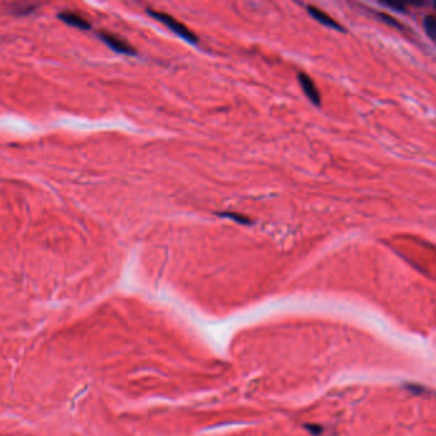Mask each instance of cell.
Wrapping results in <instances>:
<instances>
[{"mask_svg": "<svg viewBox=\"0 0 436 436\" xmlns=\"http://www.w3.org/2000/svg\"><path fill=\"white\" fill-rule=\"evenodd\" d=\"M147 13L151 15L152 18H155L156 21H159L160 23H163L164 26L167 28H169L172 31L173 34H176L177 36H179L181 39H183L185 41L189 44H197L198 39H197L196 35L192 32L187 26L182 23V22H179L178 19H176L172 15L167 14V13L164 12H159V10H154V9H147Z\"/></svg>", "mask_w": 436, "mask_h": 436, "instance_id": "cell-1", "label": "cell"}, {"mask_svg": "<svg viewBox=\"0 0 436 436\" xmlns=\"http://www.w3.org/2000/svg\"><path fill=\"white\" fill-rule=\"evenodd\" d=\"M298 82H300L301 87H302L303 92L307 96L310 101H311L313 105L320 106L321 105V96H320V92H318L317 87H316L315 82L309 74L306 73H298Z\"/></svg>", "mask_w": 436, "mask_h": 436, "instance_id": "cell-3", "label": "cell"}, {"mask_svg": "<svg viewBox=\"0 0 436 436\" xmlns=\"http://www.w3.org/2000/svg\"><path fill=\"white\" fill-rule=\"evenodd\" d=\"M97 36H99V39H100L108 48L114 50L115 53H119V54H125V55H136V49H134L132 45H129L125 39H122V37L117 36V35L106 32V31H100V32L97 34Z\"/></svg>", "mask_w": 436, "mask_h": 436, "instance_id": "cell-2", "label": "cell"}, {"mask_svg": "<svg viewBox=\"0 0 436 436\" xmlns=\"http://www.w3.org/2000/svg\"><path fill=\"white\" fill-rule=\"evenodd\" d=\"M59 19L62 22H64L65 24L70 26V27L79 28L82 31L90 30L91 28V24L86 18H83L81 14L76 12H72V10H62L59 14H58Z\"/></svg>", "mask_w": 436, "mask_h": 436, "instance_id": "cell-4", "label": "cell"}, {"mask_svg": "<svg viewBox=\"0 0 436 436\" xmlns=\"http://www.w3.org/2000/svg\"><path fill=\"white\" fill-rule=\"evenodd\" d=\"M377 15H379V18L381 19L384 23H386L388 26H390V27L398 28V30H404V26L400 24L399 22L395 21V19H394L393 17H390V15L385 14V13H377Z\"/></svg>", "mask_w": 436, "mask_h": 436, "instance_id": "cell-9", "label": "cell"}, {"mask_svg": "<svg viewBox=\"0 0 436 436\" xmlns=\"http://www.w3.org/2000/svg\"><path fill=\"white\" fill-rule=\"evenodd\" d=\"M307 12L309 14L311 15L312 18H315L318 23L324 24L325 27H329V28H333V30H338V31H343V27L340 26L335 19H333L329 14L324 12V10L318 9L316 6L313 5H309L307 6Z\"/></svg>", "mask_w": 436, "mask_h": 436, "instance_id": "cell-5", "label": "cell"}, {"mask_svg": "<svg viewBox=\"0 0 436 436\" xmlns=\"http://www.w3.org/2000/svg\"><path fill=\"white\" fill-rule=\"evenodd\" d=\"M382 4L400 13L407 12V6H409L408 1H399V0H388V1H382Z\"/></svg>", "mask_w": 436, "mask_h": 436, "instance_id": "cell-8", "label": "cell"}, {"mask_svg": "<svg viewBox=\"0 0 436 436\" xmlns=\"http://www.w3.org/2000/svg\"><path fill=\"white\" fill-rule=\"evenodd\" d=\"M218 215L220 218H227L230 219V220L236 221V223H240V224L243 225H251L253 221L252 219H249V216L243 215V214H240V212H233V211H221L218 212Z\"/></svg>", "mask_w": 436, "mask_h": 436, "instance_id": "cell-6", "label": "cell"}, {"mask_svg": "<svg viewBox=\"0 0 436 436\" xmlns=\"http://www.w3.org/2000/svg\"><path fill=\"white\" fill-rule=\"evenodd\" d=\"M424 28H425V32L429 37H430L433 41H435V37H436V21H435V17L434 14L430 15H426L424 19Z\"/></svg>", "mask_w": 436, "mask_h": 436, "instance_id": "cell-7", "label": "cell"}]
</instances>
